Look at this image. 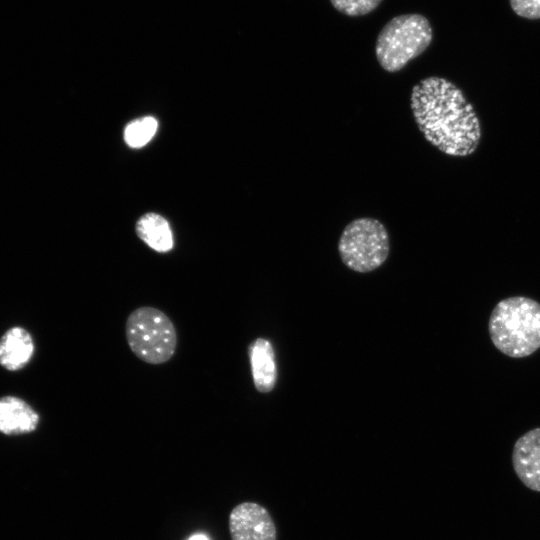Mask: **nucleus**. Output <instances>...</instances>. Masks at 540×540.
I'll list each match as a JSON object with an SVG mask.
<instances>
[{
  "label": "nucleus",
  "instance_id": "f257e3e1",
  "mask_svg": "<svg viewBox=\"0 0 540 540\" xmlns=\"http://www.w3.org/2000/svg\"><path fill=\"white\" fill-rule=\"evenodd\" d=\"M410 106L418 129L439 151L473 154L481 140L479 118L462 90L446 78L430 76L413 86Z\"/></svg>",
  "mask_w": 540,
  "mask_h": 540
},
{
  "label": "nucleus",
  "instance_id": "f03ea898",
  "mask_svg": "<svg viewBox=\"0 0 540 540\" xmlns=\"http://www.w3.org/2000/svg\"><path fill=\"white\" fill-rule=\"evenodd\" d=\"M488 331L494 346L511 358L527 357L540 348V303L524 296L499 301Z\"/></svg>",
  "mask_w": 540,
  "mask_h": 540
},
{
  "label": "nucleus",
  "instance_id": "7ed1b4c3",
  "mask_svg": "<svg viewBox=\"0 0 540 540\" xmlns=\"http://www.w3.org/2000/svg\"><path fill=\"white\" fill-rule=\"evenodd\" d=\"M433 39L428 19L418 13L402 14L389 20L375 43V55L380 66L394 73L421 55Z\"/></svg>",
  "mask_w": 540,
  "mask_h": 540
},
{
  "label": "nucleus",
  "instance_id": "20e7f679",
  "mask_svg": "<svg viewBox=\"0 0 540 540\" xmlns=\"http://www.w3.org/2000/svg\"><path fill=\"white\" fill-rule=\"evenodd\" d=\"M125 336L130 350L145 363L168 362L176 352V328L167 314L152 306L133 310L125 323Z\"/></svg>",
  "mask_w": 540,
  "mask_h": 540
},
{
  "label": "nucleus",
  "instance_id": "39448f33",
  "mask_svg": "<svg viewBox=\"0 0 540 540\" xmlns=\"http://www.w3.org/2000/svg\"><path fill=\"white\" fill-rule=\"evenodd\" d=\"M389 235L382 222L362 217L351 221L343 229L338 252L349 269L368 273L379 268L388 258Z\"/></svg>",
  "mask_w": 540,
  "mask_h": 540
},
{
  "label": "nucleus",
  "instance_id": "423d86ee",
  "mask_svg": "<svg viewBox=\"0 0 540 540\" xmlns=\"http://www.w3.org/2000/svg\"><path fill=\"white\" fill-rule=\"evenodd\" d=\"M232 540H276V527L268 513L255 502L235 506L229 515Z\"/></svg>",
  "mask_w": 540,
  "mask_h": 540
},
{
  "label": "nucleus",
  "instance_id": "0eeeda50",
  "mask_svg": "<svg viewBox=\"0 0 540 540\" xmlns=\"http://www.w3.org/2000/svg\"><path fill=\"white\" fill-rule=\"evenodd\" d=\"M516 476L530 490L540 492V427L520 436L512 451Z\"/></svg>",
  "mask_w": 540,
  "mask_h": 540
},
{
  "label": "nucleus",
  "instance_id": "6e6552de",
  "mask_svg": "<svg viewBox=\"0 0 540 540\" xmlns=\"http://www.w3.org/2000/svg\"><path fill=\"white\" fill-rule=\"evenodd\" d=\"M40 421L37 411L22 398L0 397V432L4 435H22L36 430Z\"/></svg>",
  "mask_w": 540,
  "mask_h": 540
},
{
  "label": "nucleus",
  "instance_id": "1a4fd4ad",
  "mask_svg": "<svg viewBox=\"0 0 540 540\" xmlns=\"http://www.w3.org/2000/svg\"><path fill=\"white\" fill-rule=\"evenodd\" d=\"M35 344L28 330L20 326L9 328L0 337V366L10 372L23 369L32 359Z\"/></svg>",
  "mask_w": 540,
  "mask_h": 540
},
{
  "label": "nucleus",
  "instance_id": "9d476101",
  "mask_svg": "<svg viewBox=\"0 0 540 540\" xmlns=\"http://www.w3.org/2000/svg\"><path fill=\"white\" fill-rule=\"evenodd\" d=\"M249 359L256 390L260 393L270 392L277 379L275 353L271 343L267 339L257 338L249 346Z\"/></svg>",
  "mask_w": 540,
  "mask_h": 540
},
{
  "label": "nucleus",
  "instance_id": "9b49d317",
  "mask_svg": "<svg viewBox=\"0 0 540 540\" xmlns=\"http://www.w3.org/2000/svg\"><path fill=\"white\" fill-rule=\"evenodd\" d=\"M136 233L146 245L156 252L166 253L174 247L169 223L156 213L143 215L136 223Z\"/></svg>",
  "mask_w": 540,
  "mask_h": 540
},
{
  "label": "nucleus",
  "instance_id": "f8f14e48",
  "mask_svg": "<svg viewBox=\"0 0 540 540\" xmlns=\"http://www.w3.org/2000/svg\"><path fill=\"white\" fill-rule=\"evenodd\" d=\"M157 127L158 122L152 116L136 119L125 127L124 140L130 147L140 148L152 139Z\"/></svg>",
  "mask_w": 540,
  "mask_h": 540
},
{
  "label": "nucleus",
  "instance_id": "ddd939ff",
  "mask_svg": "<svg viewBox=\"0 0 540 540\" xmlns=\"http://www.w3.org/2000/svg\"><path fill=\"white\" fill-rule=\"evenodd\" d=\"M332 6L350 17L366 15L375 10L382 0H330Z\"/></svg>",
  "mask_w": 540,
  "mask_h": 540
},
{
  "label": "nucleus",
  "instance_id": "4468645a",
  "mask_svg": "<svg viewBox=\"0 0 540 540\" xmlns=\"http://www.w3.org/2000/svg\"><path fill=\"white\" fill-rule=\"evenodd\" d=\"M516 15L536 20L540 19V0H509Z\"/></svg>",
  "mask_w": 540,
  "mask_h": 540
},
{
  "label": "nucleus",
  "instance_id": "2eb2a0df",
  "mask_svg": "<svg viewBox=\"0 0 540 540\" xmlns=\"http://www.w3.org/2000/svg\"><path fill=\"white\" fill-rule=\"evenodd\" d=\"M189 540H208V539L203 535H195L191 537Z\"/></svg>",
  "mask_w": 540,
  "mask_h": 540
}]
</instances>
